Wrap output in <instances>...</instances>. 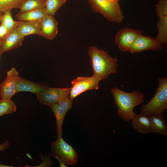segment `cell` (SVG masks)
<instances>
[{
    "instance_id": "277c9868",
    "label": "cell",
    "mask_w": 167,
    "mask_h": 167,
    "mask_svg": "<svg viewBox=\"0 0 167 167\" xmlns=\"http://www.w3.org/2000/svg\"><path fill=\"white\" fill-rule=\"evenodd\" d=\"M50 149L51 155L59 161L60 167H66V165H73L78 161V156L75 150L62 136L52 143Z\"/></svg>"
},
{
    "instance_id": "5bb4252c",
    "label": "cell",
    "mask_w": 167,
    "mask_h": 167,
    "mask_svg": "<svg viewBox=\"0 0 167 167\" xmlns=\"http://www.w3.org/2000/svg\"><path fill=\"white\" fill-rule=\"evenodd\" d=\"M48 87V86L45 84L32 82L19 76L17 80L16 92H27L36 94Z\"/></svg>"
},
{
    "instance_id": "d4e9b609",
    "label": "cell",
    "mask_w": 167,
    "mask_h": 167,
    "mask_svg": "<svg viewBox=\"0 0 167 167\" xmlns=\"http://www.w3.org/2000/svg\"><path fill=\"white\" fill-rule=\"evenodd\" d=\"M156 11L159 17L167 16V0H159L156 5Z\"/></svg>"
},
{
    "instance_id": "f546056e",
    "label": "cell",
    "mask_w": 167,
    "mask_h": 167,
    "mask_svg": "<svg viewBox=\"0 0 167 167\" xmlns=\"http://www.w3.org/2000/svg\"><path fill=\"white\" fill-rule=\"evenodd\" d=\"M1 41L0 40V59L1 58V55H2V54L1 52Z\"/></svg>"
},
{
    "instance_id": "9a60e30c",
    "label": "cell",
    "mask_w": 167,
    "mask_h": 167,
    "mask_svg": "<svg viewBox=\"0 0 167 167\" xmlns=\"http://www.w3.org/2000/svg\"><path fill=\"white\" fill-rule=\"evenodd\" d=\"M19 21L17 29L22 36L24 37L28 35H36L41 36V22Z\"/></svg>"
},
{
    "instance_id": "cb8c5ba5",
    "label": "cell",
    "mask_w": 167,
    "mask_h": 167,
    "mask_svg": "<svg viewBox=\"0 0 167 167\" xmlns=\"http://www.w3.org/2000/svg\"><path fill=\"white\" fill-rule=\"evenodd\" d=\"M25 0H0V12H4L13 9H19Z\"/></svg>"
},
{
    "instance_id": "4fadbf2b",
    "label": "cell",
    "mask_w": 167,
    "mask_h": 167,
    "mask_svg": "<svg viewBox=\"0 0 167 167\" xmlns=\"http://www.w3.org/2000/svg\"><path fill=\"white\" fill-rule=\"evenodd\" d=\"M24 38L19 34L17 28L11 31L1 41V47L2 54L12 50L17 49L21 46Z\"/></svg>"
},
{
    "instance_id": "5b68a950",
    "label": "cell",
    "mask_w": 167,
    "mask_h": 167,
    "mask_svg": "<svg viewBox=\"0 0 167 167\" xmlns=\"http://www.w3.org/2000/svg\"><path fill=\"white\" fill-rule=\"evenodd\" d=\"M93 10L101 14L108 21L120 24L124 19L119 2L110 0H88Z\"/></svg>"
},
{
    "instance_id": "6da1fadb",
    "label": "cell",
    "mask_w": 167,
    "mask_h": 167,
    "mask_svg": "<svg viewBox=\"0 0 167 167\" xmlns=\"http://www.w3.org/2000/svg\"><path fill=\"white\" fill-rule=\"evenodd\" d=\"M111 91L118 116L125 121L131 120L136 115L134 111V107L144 102L143 93L136 90L127 92L117 87L113 88Z\"/></svg>"
},
{
    "instance_id": "8fae6325",
    "label": "cell",
    "mask_w": 167,
    "mask_h": 167,
    "mask_svg": "<svg viewBox=\"0 0 167 167\" xmlns=\"http://www.w3.org/2000/svg\"><path fill=\"white\" fill-rule=\"evenodd\" d=\"M163 45L156 37L142 34L136 39L129 51L131 53H135L146 50L159 51L162 49Z\"/></svg>"
},
{
    "instance_id": "9c48e42d",
    "label": "cell",
    "mask_w": 167,
    "mask_h": 167,
    "mask_svg": "<svg viewBox=\"0 0 167 167\" xmlns=\"http://www.w3.org/2000/svg\"><path fill=\"white\" fill-rule=\"evenodd\" d=\"M73 100L68 95L58 102L50 106L56 118L57 138L62 136L63 120L67 111L72 107Z\"/></svg>"
},
{
    "instance_id": "d6a6232c",
    "label": "cell",
    "mask_w": 167,
    "mask_h": 167,
    "mask_svg": "<svg viewBox=\"0 0 167 167\" xmlns=\"http://www.w3.org/2000/svg\"><path fill=\"white\" fill-rule=\"evenodd\" d=\"M1 94H0V98H1Z\"/></svg>"
},
{
    "instance_id": "ffe728a7",
    "label": "cell",
    "mask_w": 167,
    "mask_h": 167,
    "mask_svg": "<svg viewBox=\"0 0 167 167\" xmlns=\"http://www.w3.org/2000/svg\"><path fill=\"white\" fill-rule=\"evenodd\" d=\"M157 39L163 44L167 43V16L159 17L157 23Z\"/></svg>"
},
{
    "instance_id": "603a6c76",
    "label": "cell",
    "mask_w": 167,
    "mask_h": 167,
    "mask_svg": "<svg viewBox=\"0 0 167 167\" xmlns=\"http://www.w3.org/2000/svg\"><path fill=\"white\" fill-rule=\"evenodd\" d=\"M45 11L47 14L54 16L67 0H45Z\"/></svg>"
},
{
    "instance_id": "836d02e7",
    "label": "cell",
    "mask_w": 167,
    "mask_h": 167,
    "mask_svg": "<svg viewBox=\"0 0 167 167\" xmlns=\"http://www.w3.org/2000/svg\"><path fill=\"white\" fill-rule=\"evenodd\" d=\"M119 2L120 0H118Z\"/></svg>"
},
{
    "instance_id": "7a4b0ae2",
    "label": "cell",
    "mask_w": 167,
    "mask_h": 167,
    "mask_svg": "<svg viewBox=\"0 0 167 167\" xmlns=\"http://www.w3.org/2000/svg\"><path fill=\"white\" fill-rule=\"evenodd\" d=\"M88 54L93 75L104 80L110 74H116L118 66L117 57L110 56L107 52L95 45L89 47Z\"/></svg>"
},
{
    "instance_id": "8992f818",
    "label": "cell",
    "mask_w": 167,
    "mask_h": 167,
    "mask_svg": "<svg viewBox=\"0 0 167 167\" xmlns=\"http://www.w3.org/2000/svg\"><path fill=\"white\" fill-rule=\"evenodd\" d=\"M101 79L94 75L90 77H78L71 82L72 87L69 95L70 97L74 100L83 92L89 90H97L99 83Z\"/></svg>"
},
{
    "instance_id": "484cf974",
    "label": "cell",
    "mask_w": 167,
    "mask_h": 167,
    "mask_svg": "<svg viewBox=\"0 0 167 167\" xmlns=\"http://www.w3.org/2000/svg\"><path fill=\"white\" fill-rule=\"evenodd\" d=\"M41 159H42V163L36 167H50L53 164V162L50 160L49 156H45V157L41 154L40 156Z\"/></svg>"
},
{
    "instance_id": "4dcf8cb0",
    "label": "cell",
    "mask_w": 167,
    "mask_h": 167,
    "mask_svg": "<svg viewBox=\"0 0 167 167\" xmlns=\"http://www.w3.org/2000/svg\"><path fill=\"white\" fill-rule=\"evenodd\" d=\"M111 1L114 2H119L118 0H110Z\"/></svg>"
},
{
    "instance_id": "2e32d148",
    "label": "cell",
    "mask_w": 167,
    "mask_h": 167,
    "mask_svg": "<svg viewBox=\"0 0 167 167\" xmlns=\"http://www.w3.org/2000/svg\"><path fill=\"white\" fill-rule=\"evenodd\" d=\"M133 126L142 134L152 132L149 117L142 114H136L131 120Z\"/></svg>"
},
{
    "instance_id": "44dd1931",
    "label": "cell",
    "mask_w": 167,
    "mask_h": 167,
    "mask_svg": "<svg viewBox=\"0 0 167 167\" xmlns=\"http://www.w3.org/2000/svg\"><path fill=\"white\" fill-rule=\"evenodd\" d=\"M19 21L13 19L11 10H8L3 13L0 18L1 24H3L9 32L17 28Z\"/></svg>"
},
{
    "instance_id": "e0dca14e",
    "label": "cell",
    "mask_w": 167,
    "mask_h": 167,
    "mask_svg": "<svg viewBox=\"0 0 167 167\" xmlns=\"http://www.w3.org/2000/svg\"><path fill=\"white\" fill-rule=\"evenodd\" d=\"M152 132L157 133L164 136L167 135V126L165 118L161 115L148 116Z\"/></svg>"
},
{
    "instance_id": "30bf717a",
    "label": "cell",
    "mask_w": 167,
    "mask_h": 167,
    "mask_svg": "<svg viewBox=\"0 0 167 167\" xmlns=\"http://www.w3.org/2000/svg\"><path fill=\"white\" fill-rule=\"evenodd\" d=\"M19 77V73L14 67L7 72L6 79L0 84L1 98L11 100L17 93L16 88Z\"/></svg>"
},
{
    "instance_id": "7402d4cb",
    "label": "cell",
    "mask_w": 167,
    "mask_h": 167,
    "mask_svg": "<svg viewBox=\"0 0 167 167\" xmlns=\"http://www.w3.org/2000/svg\"><path fill=\"white\" fill-rule=\"evenodd\" d=\"M16 108V105L11 99L0 98V117L15 112Z\"/></svg>"
},
{
    "instance_id": "ba28073f",
    "label": "cell",
    "mask_w": 167,
    "mask_h": 167,
    "mask_svg": "<svg viewBox=\"0 0 167 167\" xmlns=\"http://www.w3.org/2000/svg\"><path fill=\"white\" fill-rule=\"evenodd\" d=\"M142 34V32L138 30L130 28H122L116 34L115 43L121 51H129L136 39Z\"/></svg>"
},
{
    "instance_id": "1f68e13d",
    "label": "cell",
    "mask_w": 167,
    "mask_h": 167,
    "mask_svg": "<svg viewBox=\"0 0 167 167\" xmlns=\"http://www.w3.org/2000/svg\"><path fill=\"white\" fill-rule=\"evenodd\" d=\"M3 14V13H2V12H0V24H1V22H0L1 17L2 15Z\"/></svg>"
},
{
    "instance_id": "3957f363",
    "label": "cell",
    "mask_w": 167,
    "mask_h": 167,
    "mask_svg": "<svg viewBox=\"0 0 167 167\" xmlns=\"http://www.w3.org/2000/svg\"><path fill=\"white\" fill-rule=\"evenodd\" d=\"M167 109V78L159 77L156 92L150 101L140 108L141 114L148 116L161 115Z\"/></svg>"
},
{
    "instance_id": "ac0fdd59",
    "label": "cell",
    "mask_w": 167,
    "mask_h": 167,
    "mask_svg": "<svg viewBox=\"0 0 167 167\" xmlns=\"http://www.w3.org/2000/svg\"><path fill=\"white\" fill-rule=\"evenodd\" d=\"M46 14L45 9H37L20 12L16 15L15 17L19 21L41 22Z\"/></svg>"
},
{
    "instance_id": "f1b7e54d",
    "label": "cell",
    "mask_w": 167,
    "mask_h": 167,
    "mask_svg": "<svg viewBox=\"0 0 167 167\" xmlns=\"http://www.w3.org/2000/svg\"><path fill=\"white\" fill-rule=\"evenodd\" d=\"M13 166H8L3 165L2 164L0 163V167H13Z\"/></svg>"
},
{
    "instance_id": "4316f807",
    "label": "cell",
    "mask_w": 167,
    "mask_h": 167,
    "mask_svg": "<svg viewBox=\"0 0 167 167\" xmlns=\"http://www.w3.org/2000/svg\"><path fill=\"white\" fill-rule=\"evenodd\" d=\"M10 32L2 24H0V40L2 41L7 36Z\"/></svg>"
},
{
    "instance_id": "7c38bea8",
    "label": "cell",
    "mask_w": 167,
    "mask_h": 167,
    "mask_svg": "<svg viewBox=\"0 0 167 167\" xmlns=\"http://www.w3.org/2000/svg\"><path fill=\"white\" fill-rule=\"evenodd\" d=\"M58 23L54 16L46 15L41 22V36L52 40L57 36Z\"/></svg>"
},
{
    "instance_id": "d6986e66",
    "label": "cell",
    "mask_w": 167,
    "mask_h": 167,
    "mask_svg": "<svg viewBox=\"0 0 167 167\" xmlns=\"http://www.w3.org/2000/svg\"><path fill=\"white\" fill-rule=\"evenodd\" d=\"M45 0H25L22 3L19 10L24 12L37 9H45Z\"/></svg>"
},
{
    "instance_id": "83f0119b",
    "label": "cell",
    "mask_w": 167,
    "mask_h": 167,
    "mask_svg": "<svg viewBox=\"0 0 167 167\" xmlns=\"http://www.w3.org/2000/svg\"><path fill=\"white\" fill-rule=\"evenodd\" d=\"M10 143L8 140H6L4 143L0 144V152L3 151L8 148Z\"/></svg>"
},
{
    "instance_id": "52a82bcc",
    "label": "cell",
    "mask_w": 167,
    "mask_h": 167,
    "mask_svg": "<svg viewBox=\"0 0 167 167\" xmlns=\"http://www.w3.org/2000/svg\"><path fill=\"white\" fill-rule=\"evenodd\" d=\"M71 87L67 88L47 87L36 94L37 99L41 104L50 106L69 95Z\"/></svg>"
}]
</instances>
